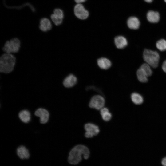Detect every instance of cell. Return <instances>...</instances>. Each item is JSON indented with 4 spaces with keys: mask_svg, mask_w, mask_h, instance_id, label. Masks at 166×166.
<instances>
[{
    "mask_svg": "<svg viewBox=\"0 0 166 166\" xmlns=\"http://www.w3.org/2000/svg\"><path fill=\"white\" fill-rule=\"evenodd\" d=\"M90 152L88 148L83 145H78L73 148L69 153L68 161L69 164L76 165L80 162L83 157L85 159L89 156Z\"/></svg>",
    "mask_w": 166,
    "mask_h": 166,
    "instance_id": "6da1fadb",
    "label": "cell"
},
{
    "mask_svg": "<svg viewBox=\"0 0 166 166\" xmlns=\"http://www.w3.org/2000/svg\"><path fill=\"white\" fill-rule=\"evenodd\" d=\"M164 0V2H166V0Z\"/></svg>",
    "mask_w": 166,
    "mask_h": 166,
    "instance_id": "83f0119b",
    "label": "cell"
},
{
    "mask_svg": "<svg viewBox=\"0 0 166 166\" xmlns=\"http://www.w3.org/2000/svg\"><path fill=\"white\" fill-rule=\"evenodd\" d=\"M18 117L23 123H28L31 119V114L30 112L26 110H23L20 112Z\"/></svg>",
    "mask_w": 166,
    "mask_h": 166,
    "instance_id": "2e32d148",
    "label": "cell"
},
{
    "mask_svg": "<svg viewBox=\"0 0 166 166\" xmlns=\"http://www.w3.org/2000/svg\"><path fill=\"white\" fill-rule=\"evenodd\" d=\"M156 47L161 51L166 50V40L162 39L158 41L156 43Z\"/></svg>",
    "mask_w": 166,
    "mask_h": 166,
    "instance_id": "44dd1931",
    "label": "cell"
},
{
    "mask_svg": "<svg viewBox=\"0 0 166 166\" xmlns=\"http://www.w3.org/2000/svg\"><path fill=\"white\" fill-rule=\"evenodd\" d=\"M51 18L53 22L56 26H59L61 25L62 22V19L58 17L54 14H52L51 15Z\"/></svg>",
    "mask_w": 166,
    "mask_h": 166,
    "instance_id": "7402d4cb",
    "label": "cell"
},
{
    "mask_svg": "<svg viewBox=\"0 0 166 166\" xmlns=\"http://www.w3.org/2000/svg\"><path fill=\"white\" fill-rule=\"evenodd\" d=\"M105 104L104 98L100 95H96L91 98L89 104V107L97 110H101L104 107Z\"/></svg>",
    "mask_w": 166,
    "mask_h": 166,
    "instance_id": "5b68a950",
    "label": "cell"
},
{
    "mask_svg": "<svg viewBox=\"0 0 166 166\" xmlns=\"http://www.w3.org/2000/svg\"><path fill=\"white\" fill-rule=\"evenodd\" d=\"M161 163L163 166H166V157L163 159L162 160Z\"/></svg>",
    "mask_w": 166,
    "mask_h": 166,
    "instance_id": "d4e9b609",
    "label": "cell"
},
{
    "mask_svg": "<svg viewBox=\"0 0 166 166\" xmlns=\"http://www.w3.org/2000/svg\"><path fill=\"white\" fill-rule=\"evenodd\" d=\"M131 97L132 101L136 105H140L144 101L142 96L137 93H132L131 95Z\"/></svg>",
    "mask_w": 166,
    "mask_h": 166,
    "instance_id": "e0dca14e",
    "label": "cell"
},
{
    "mask_svg": "<svg viewBox=\"0 0 166 166\" xmlns=\"http://www.w3.org/2000/svg\"><path fill=\"white\" fill-rule=\"evenodd\" d=\"M86 0H74L75 2L77 4H81L85 2Z\"/></svg>",
    "mask_w": 166,
    "mask_h": 166,
    "instance_id": "484cf974",
    "label": "cell"
},
{
    "mask_svg": "<svg viewBox=\"0 0 166 166\" xmlns=\"http://www.w3.org/2000/svg\"><path fill=\"white\" fill-rule=\"evenodd\" d=\"M34 114L35 116L40 118L41 124H44L48 122L49 114L46 109L42 108H38L35 111Z\"/></svg>",
    "mask_w": 166,
    "mask_h": 166,
    "instance_id": "ba28073f",
    "label": "cell"
},
{
    "mask_svg": "<svg viewBox=\"0 0 166 166\" xmlns=\"http://www.w3.org/2000/svg\"><path fill=\"white\" fill-rule=\"evenodd\" d=\"M77 81V78L74 75L70 74L64 79L62 84L65 88H70L74 86Z\"/></svg>",
    "mask_w": 166,
    "mask_h": 166,
    "instance_id": "9c48e42d",
    "label": "cell"
},
{
    "mask_svg": "<svg viewBox=\"0 0 166 166\" xmlns=\"http://www.w3.org/2000/svg\"><path fill=\"white\" fill-rule=\"evenodd\" d=\"M98 66L101 69L106 70L109 69L111 66L112 63L108 59L104 57H101L97 61Z\"/></svg>",
    "mask_w": 166,
    "mask_h": 166,
    "instance_id": "7c38bea8",
    "label": "cell"
},
{
    "mask_svg": "<svg viewBox=\"0 0 166 166\" xmlns=\"http://www.w3.org/2000/svg\"><path fill=\"white\" fill-rule=\"evenodd\" d=\"M21 45L20 40L17 37H14L7 40L2 48L4 53L15 54L18 52Z\"/></svg>",
    "mask_w": 166,
    "mask_h": 166,
    "instance_id": "3957f363",
    "label": "cell"
},
{
    "mask_svg": "<svg viewBox=\"0 0 166 166\" xmlns=\"http://www.w3.org/2000/svg\"><path fill=\"white\" fill-rule=\"evenodd\" d=\"M17 153L19 157L21 159H27L30 157L28 150L23 146H20L17 148Z\"/></svg>",
    "mask_w": 166,
    "mask_h": 166,
    "instance_id": "9a60e30c",
    "label": "cell"
},
{
    "mask_svg": "<svg viewBox=\"0 0 166 166\" xmlns=\"http://www.w3.org/2000/svg\"><path fill=\"white\" fill-rule=\"evenodd\" d=\"M162 68L163 71L166 73V60L163 62L162 65Z\"/></svg>",
    "mask_w": 166,
    "mask_h": 166,
    "instance_id": "cb8c5ba5",
    "label": "cell"
},
{
    "mask_svg": "<svg viewBox=\"0 0 166 166\" xmlns=\"http://www.w3.org/2000/svg\"><path fill=\"white\" fill-rule=\"evenodd\" d=\"M114 42L116 47L119 49H123L128 45V42L126 38L121 35L117 36L114 39Z\"/></svg>",
    "mask_w": 166,
    "mask_h": 166,
    "instance_id": "30bf717a",
    "label": "cell"
},
{
    "mask_svg": "<svg viewBox=\"0 0 166 166\" xmlns=\"http://www.w3.org/2000/svg\"><path fill=\"white\" fill-rule=\"evenodd\" d=\"M145 1L147 2L150 3L152 2L153 0H144Z\"/></svg>",
    "mask_w": 166,
    "mask_h": 166,
    "instance_id": "4316f807",
    "label": "cell"
},
{
    "mask_svg": "<svg viewBox=\"0 0 166 166\" xmlns=\"http://www.w3.org/2000/svg\"><path fill=\"white\" fill-rule=\"evenodd\" d=\"M127 25L130 29H138L140 26V22L138 19L135 17H131L127 21Z\"/></svg>",
    "mask_w": 166,
    "mask_h": 166,
    "instance_id": "4fadbf2b",
    "label": "cell"
},
{
    "mask_svg": "<svg viewBox=\"0 0 166 166\" xmlns=\"http://www.w3.org/2000/svg\"><path fill=\"white\" fill-rule=\"evenodd\" d=\"M136 75L138 80L142 83H145L148 81V77L140 68L137 70Z\"/></svg>",
    "mask_w": 166,
    "mask_h": 166,
    "instance_id": "d6986e66",
    "label": "cell"
},
{
    "mask_svg": "<svg viewBox=\"0 0 166 166\" xmlns=\"http://www.w3.org/2000/svg\"><path fill=\"white\" fill-rule=\"evenodd\" d=\"M54 14L60 17L63 19L64 18V13L63 11L60 9H56L54 10Z\"/></svg>",
    "mask_w": 166,
    "mask_h": 166,
    "instance_id": "603a6c76",
    "label": "cell"
},
{
    "mask_svg": "<svg viewBox=\"0 0 166 166\" xmlns=\"http://www.w3.org/2000/svg\"><path fill=\"white\" fill-rule=\"evenodd\" d=\"M143 58L145 62L151 67L156 68L158 66L160 55L157 51L145 49L143 52Z\"/></svg>",
    "mask_w": 166,
    "mask_h": 166,
    "instance_id": "277c9868",
    "label": "cell"
},
{
    "mask_svg": "<svg viewBox=\"0 0 166 166\" xmlns=\"http://www.w3.org/2000/svg\"><path fill=\"white\" fill-rule=\"evenodd\" d=\"M100 114L102 119L107 121H110L112 117V114L109 112L108 109L106 108H103L100 110Z\"/></svg>",
    "mask_w": 166,
    "mask_h": 166,
    "instance_id": "ac0fdd59",
    "label": "cell"
},
{
    "mask_svg": "<svg viewBox=\"0 0 166 166\" xmlns=\"http://www.w3.org/2000/svg\"><path fill=\"white\" fill-rule=\"evenodd\" d=\"M74 13L78 18L82 20L86 19L89 16L88 11L81 4H77L74 7Z\"/></svg>",
    "mask_w": 166,
    "mask_h": 166,
    "instance_id": "52a82bcc",
    "label": "cell"
},
{
    "mask_svg": "<svg viewBox=\"0 0 166 166\" xmlns=\"http://www.w3.org/2000/svg\"><path fill=\"white\" fill-rule=\"evenodd\" d=\"M16 57L14 54L4 53L0 57V72L9 74L14 71L16 64Z\"/></svg>",
    "mask_w": 166,
    "mask_h": 166,
    "instance_id": "7a4b0ae2",
    "label": "cell"
},
{
    "mask_svg": "<svg viewBox=\"0 0 166 166\" xmlns=\"http://www.w3.org/2000/svg\"><path fill=\"white\" fill-rule=\"evenodd\" d=\"M39 28L42 31L47 32L52 29V25L49 19L46 18H43L40 21Z\"/></svg>",
    "mask_w": 166,
    "mask_h": 166,
    "instance_id": "8fae6325",
    "label": "cell"
},
{
    "mask_svg": "<svg viewBox=\"0 0 166 166\" xmlns=\"http://www.w3.org/2000/svg\"><path fill=\"white\" fill-rule=\"evenodd\" d=\"M147 18L149 22L152 23H156L159 21L160 16L157 12L150 10L147 13Z\"/></svg>",
    "mask_w": 166,
    "mask_h": 166,
    "instance_id": "5bb4252c",
    "label": "cell"
},
{
    "mask_svg": "<svg viewBox=\"0 0 166 166\" xmlns=\"http://www.w3.org/2000/svg\"><path fill=\"white\" fill-rule=\"evenodd\" d=\"M84 128L86 131L85 134V136L88 138H91L97 135L100 131L98 127L91 123L85 124L84 126Z\"/></svg>",
    "mask_w": 166,
    "mask_h": 166,
    "instance_id": "8992f818",
    "label": "cell"
},
{
    "mask_svg": "<svg viewBox=\"0 0 166 166\" xmlns=\"http://www.w3.org/2000/svg\"><path fill=\"white\" fill-rule=\"evenodd\" d=\"M140 68L143 71L148 77L151 76L152 74L151 66L146 63L142 64Z\"/></svg>",
    "mask_w": 166,
    "mask_h": 166,
    "instance_id": "ffe728a7",
    "label": "cell"
}]
</instances>
